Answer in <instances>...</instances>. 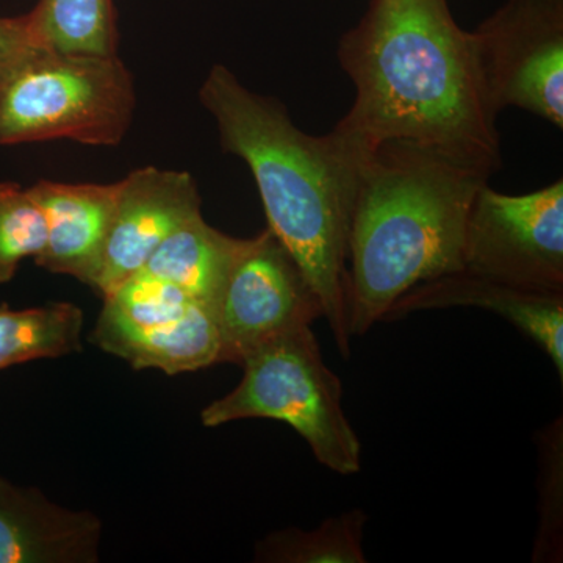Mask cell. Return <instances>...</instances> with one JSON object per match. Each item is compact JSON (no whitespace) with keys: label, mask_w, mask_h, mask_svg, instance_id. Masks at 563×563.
I'll return each instance as SVG.
<instances>
[{"label":"cell","mask_w":563,"mask_h":563,"mask_svg":"<svg viewBox=\"0 0 563 563\" xmlns=\"http://www.w3.org/2000/svg\"><path fill=\"white\" fill-rule=\"evenodd\" d=\"M472 35L493 110L515 107L563 129L562 0H510Z\"/></svg>","instance_id":"obj_7"},{"label":"cell","mask_w":563,"mask_h":563,"mask_svg":"<svg viewBox=\"0 0 563 563\" xmlns=\"http://www.w3.org/2000/svg\"><path fill=\"white\" fill-rule=\"evenodd\" d=\"M324 318L298 263L269 229L247 239L220 303V363H240L274 336Z\"/></svg>","instance_id":"obj_8"},{"label":"cell","mask_w":563,"mask_h":563,"mask_svg":"<svg viewBox=\"0 0 563 563\" xmlns=\"http://www.w3.org/2000/svg\"><path fill=\"white\" fill-rule=\"evenodd\" d=\"M339 60L355 98L331 132L355 154L402 141L492 173L501 166L498 113L473 35L455 24L446 0H374Z\"/></svg>","instance_id":"obj_1"},{"label":"cell","mask_w":563,"mask_h":563,"mask_svg":"<svg viewBox=\"0 0 563 563\" xmlns=\"http://www.w3.org/2000/svg\"><path fill=\"white\" fill-rule=\"evenodd\" d=\"M492 172L390 141L362 161L347 239V329L361 336L417 285L462 272L463 236Z\"/></svg>","instance_id":"obj_3"},{"label":"cell","mask_w":563,"mask_h":563,"mask_svg":"<svg viewBox=\"0 0 563 563\" xmlns=\"http://www.w3.org/2000/svg\"><path fill=\"white\" fill-rule=\"evenodd\" d=\"M562 422H554L553 428L543 435L544 490L542 493V526L540 539L537 540L536 561H551L561 555L562 550V517L558 515V487L562 485Z\"/></svg>","instance_id":"obj_19"},{"label":"cell","mask_w":563,"mask_h":563,"mask_svg":"<svg viewBox=\"0 0 563 563\" xmlns=\"http://www.w3.org/2000/svg\"><path fill=\"white\" fill-rule=\"evenodd\" d=\"M41 51L47 49L36 35L31 13L0 18V80Z\"/></svg>","instance_id":"obj_20"},{"label":"cell","mask_w":563,"mask_h":563,"mask_svg":"<svg viewBox=\"0 0 563 563\" xmlns=\"http://www.w3.org/2000/svg\"><path fill=\"white\" fill-rule=\"evenodd\" d=\"M90 340L109 354L124 358L135 369L155 368L179 374L220 363L217 314L201 303L185 317L150 328L98 321Z\"/></svg>","instance_id":"obj_13"},{"label":"cell","mask_w":563,"mask_h":563,"mask_svg":"<svg viewBox=\"0 0 563 563\" xmlns=\"http://www.w3.org/2000/svg\"><path fill=\"white\" fill-rule=\"evenodd\" d=\"M84 313L70 302L13 310L0 303V372L38 358L81 350Z\"/></svg>","instance_id":"obj_15"},{"label":"cell","mask_w":563,"mask_h":563,"mask_svg":"<svg viewBox=\"0 0 563 563\" xmlns=\"http://www.w3.org/2000/svg\"><path fill=\"white\" fill-rule=\"evenodd\" d=\"M451 307H477L512 322L539 344L563 380V295L512 287L468 273H454L417 285L393 303L384 321L413 312Z\"/></svg>","instance_id":"obj_10"},{"label":"cell","mask_w":563,"mask_h":563,"mask_svg":"<svg viewBox=\"0 0 563 563\" xmlns=\"http://www.w3.org/2000/svg\"><path fill=\"white\" fill-rule=\"evenodd\" d=\"M240 365L242 383L202 410L206 428L247 418L287 422L325 468L361 472L362 443L344 413L342 380L325 365L310 325L274 336Z\"/></svg>","instance_id":"obj_4"},{"label":"cell","mask_w":563,"mask_h":563,"mask_svg":"<svg viewBox=\"0 0 563 563\" xmlns=\"http://www.w3.org/2000/svg\"><path fill=\"white\" fill-rule=\"evenodd\" d=\"M31 16L47 51L117 55V18L111 0H41Z\"/></svg>","instance_id":"obj_16"},{"label":"cell","mask_w":563,"mask_h":563,"mask_svg":"<svg viewBox=\"0 0 563 563\" xmlns=\"http://www.w3.org/2000/svg\"><path fill=\"white\" fill-rule=\"evenodd\" d=\"M29 191L47 224L46 247L36 265L95 287L117 207L118 184L40 180Z\"/></svg>","instance_id":"obj_11"},{"label":"cell","mask_w":563,"mask_h":563,"mask_svg":"<svg viewBox=\"0 0 563 563\" xmlns=\"http://www.w3.org/2000/svg\"><path fill=\"white\" fill-rule=\"evenodd\" d=\"M246 240L211 228L199 211L163 240L140 272L172 282L217 314L225 282Z\"/></svg>","instance_id":"obj_14"},{"label":"cell","mask_w":563,"mask_h":563,"mask_svg":"<svg viewBox=\"0 0 563 563\" xmlns=\"http://www.w3.org/2000/svg\"><path fill=\"white\" fill-rule=\"evenodd\" d=\"M47 243L43 210L21 185L0 184V284L13 279L21 262L38 258Z\"/></svg>","instance_id":"obj_18"},{"label":"cell","mask_w":563,"mask_h":563,"mask_svg":"<svg viewBox=\"0 0 563 563\" xmlns=\"http://www.w3.org/2000/svg\"><path fill=\"white\" fill-rule=\"evenodd\" d=\"M199 96L217 122L222 150L250 166L269 231L298 263L336 347L350 357L344 284L363 157L332 132H302L284 103L247 90L225 66L211 68Z\"/></svg>","instance_id":"obj_2"},{"label":"cell","mask_w":563,"mask_h":563,"mask_svg":"<svg viewBox=\"0 0 563 563\" xmlns=\"http://www.w3.org/2000/svg\"><path fill=\"white\" fill-rule=\"evenodd\" d=\"M463 273L563 295V180L526 195L485 184L465 225Z\"/></svg>","instance_id":"obj_6"},{"label":"cell","mask_w":563,"mask_h":563,"mask_svg":"<svg viewBox=\"0 0 563 563\" xmlns=\"http://www.w3.org/2000/svg\"><path fill=\"white\" fill-rule=\"evenodd\" d=\"M133 110L132 74L118 54L41 51L0 80V146L47 140L117 146Z\"/></svg>","instance_id":"obj_5"},{"label":"cell","mask_w":563,"mask_h":563,"mask_svg":"<svg viewBox=\"0 0 563 563\" xmlns=\"http://www.w3.org/2000/svg\"><path fill=\"white\" fill-rule=\"evenodd\" d=\"M199 211L198 187L188 173L146 166L118 181L113 221L92 290L103 298L139 273L163 240Z\"/></svg>","instance_id":"obj_9"},{"label":"cell","mask_w":563,"mask_h":563,"mask_svg":"<svg viewBox=\"0 0 563 563\" xmlns=\"http://www.w3.org/2000/svg\"><path fill=\"white\" fill-rule=\"evenodd\" d=\"M368 517L361 509L329 518L313 531L287 529L266 537L257 561L279 563H365L362 540Z\"/></svg>","instance_id":"obj_17"},{"label":"cell","mask_w":563,"mask_h":563,"mask_svg":"<svg viewBox=\"0 0 563 563\" xmlns=\"http://www.w3.org/2000/svg\"><path fill=\"white\" fill-rule=\"evenodd\" d=\"M101 523L0 477V563L98 561Z\"/></svg>","instance_id":"obj_12"}]
</instances>
